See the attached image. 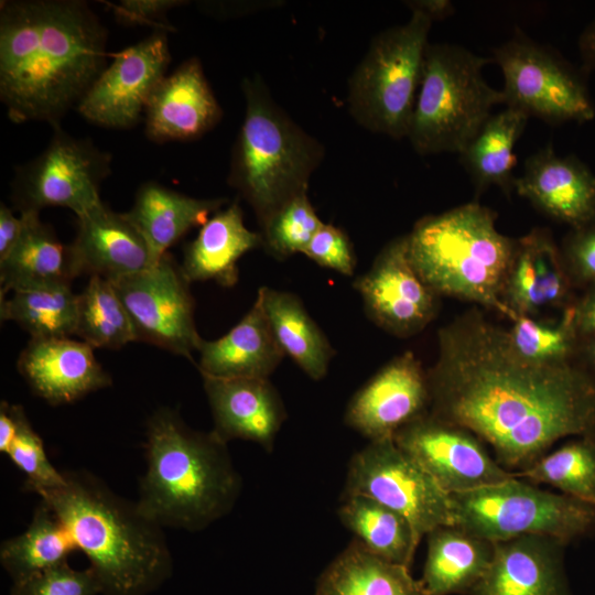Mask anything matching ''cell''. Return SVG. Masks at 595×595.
Returning <instances> with one entry per match:
<instances>
[{
    "label": "cell",
    "instance_id": "2",
    "mask_svg": "<svg viewBox=\"0 0 595 595\" xmlns=\"http://www.w3.org/2000/svg\"><path fill=\"white\" fill-rule=\"evenodd\" d=\"M106 43L87 2L2 1L0 99L10 120L61 126L105 69Z\"/></svg>",
    "mask_w": 595,
    "mask_h": 595
},
{
    "label": "cell",
    "instance_id": "4",
    "mask_svg": "<svg viewBox=\"0 0 595 595\" xmlns=\"http://www.w3.org/2000/svg\"><path fill=\"white\" fill-rule=\"evenodd\" d=\"M147 468L137 505L162 528L201 531L228 515L241 491V477L227 443L213 431L190 428L169 407L145 425Z\"/></svg>",
    "mask_w": 595,
    "mask_h": 595
},
{
    "label": "cell",
    "instance_id": "23",
    "mask_svg": "<svg viewBox=\"0 0 595 595\" xmlns=\"http://www.w3.org/2000/svg\"><path fill=\"white\" fill-rule=\"evenodd\" d=\"M202 378L213 415V433L225 443L250 441L271 452L286 411L270 380Z\"/></svg>",
    "mask_w": 595,
    "mask_h": 595
},
{
    "label": "cell",
    "instance_id": "50",
    "mask_svg": "<svg viewBox=\"0 0 595 595\" xmlns=\"http://www.w3.org/2000/svg\"><path fill=\"white\" fill-rule=\"evenodd\" d=\"M574 364L595 379V332L580 336Z\"/></svg>",
    "mask_w": 595,
    "mask_h": 595
},
{
    "label": "cell",
    "instance_id": "21",
    "mask_svg": "<svg viewBox=\"0 0 595 595\" xmlns=\"http://www.w3.org/2000/svg\"><path fill=\"white\" fill-rule=\"evenodd\" d=\"M566 543L547 536L494 542L491 562L470 595H572Z\"/></svg>",
    "mask_w": 595,
    "mask_h": 595
},
{
    "label": "cell",
    "instance_id": "40",
    "mask_svg": "<svg viewBox=\"0 0 595 595\" xmlns=\"http://www.w3.org/2000/svg\"><path fill=\"white\" fill-rule=\"evenodd\" d=\"M4 455L25 476V491L39 494L61 487L65 483L64 472L51 463L43 440L33 429L24 409L20 414L14 439Z\"/></svg>",
    "mask_w": 595,
    "mask_h": 595
},
{
    "label": "cell",
    "instance_id": "10",
    "mask_svg": "<svg viewBox=\"0 0 595 595\" xmlns=\"http://www.w3.org/2000/svg\"><path fill=\"white\" fill-rule=\"evenodd\" d=\"M504 75V104L550 125L584 123L595 117L586 74L556 50L521 32L493 50Z\"/></svg>",
    "mask_w": 595,
    "mask_h": 595
},
{
    "label": "cell",
    "instance_id": "25",
    "mask_svg": "<svg viewBox=\"0 0 595 595\" xmlns=\"http://www.w3.org/2000/svg\"><path fill=\"white\" fill-rule=\"evenodd\" d=\"M197 351L201 376L223 379H269L285 356L274 338L258 295L232 328L219 338L202 339Z\"/></svg>",
    "mask_w": 595,
    "mask_h": 595
},
{
    "label": "cell",
    "instance_id": "45",
    "mask_svg": "<svg viewBox=\"0 0 595 595\" xmlns=\"http://www.w3.org/2000/svg\"><path fill=\"white\" fill-rule=\"evenodd\" d=\"M573 317L580 336L595 332V286L577 295L573 305Z\"/></svg>",
    "mask_w": 595,
    "mask_h": 595
},
{
    "label": "cell",
    "instance_id": "29",
    "mask_svg": "<svg viewBox=\"0 0 595 595\" xmlns=\"http://www.w3.org/2000/svg\"><path fill=\"white\" fill-rule=\"evenodd\" d=\"M21 235L0 261V299L12 290L44 283H65L79 275L71 247L63 245L40 213H20Z\"/></svg>",
    "mask_w": 595,
    "mask_h": 595
},
{
    "label": "cell",
    "instance_id": "8",
    "mask_svg": "<svg viewBox=\"0 0 595 595\" xmlns=\"http://www.w3.org/2000/svg\"><path fill=\"white\" fill-rule=\"evenodd\" d=\"M432 21L412 11L401 25L378 33L348 82L350 116L365 129L408 138Z\"/></svg>",
    "mask_w": 595,
    "mask_h": 595
},
{
    "label": "cell",
    "instance_id": "38",
    "mask_svg": "<svg viewBox=\"0 0 595 595\" xmlns=\"http://www.w3.org/2000/svg\"><path fill=\"white\" fill-rule=\"evenodd\" d=\"M511 323L507 337L520 358L541 366L574 364L580 335L574 324L573 306L554 320L517 315Z\"/></svg>",
    "mask_w": 595,
    "mask_h": 595
},
{
    "label": "cell",
    "instance_id": "19",
    "mask_svg": "<svg viewBox=\"0 0 595 595\" xmlns=\"http://www.w3.org/2000/svg\"><path fill=\"white\" fill-rule=\"evenodd\" d=\"M513 191L570 228L595 219V174L574 154L560 156L550 144L526 160Z\"/></svg>",
    "mask_w": 595,
    "mask_h": 595
},
{
    "label": "cell",
    "instance_id": "35",
    "mask_svg": "<svg viewBox=\"0 0 595 595\" xmlns=\"http://www.w3.org/2000/svg\"><path fill=\"white\" fill-rule=\"evenodd\" d=\"M1 321H12L32 339L75 335L77 294L71 284L44 283L19 288L0 299Z\"/></svg>",
    "mask_w": 595,
    "mask_h": 595
},
{
    "label": "cell",
    "instance_id": "17",
    "mask_svg": "<svg viewBox=\"0 0 595 595\" xmlns=\"http://www.w3.org/2000/svg\"><path fill=\"white\" fill-rule=\"evenodd\" d=\"M425 369L412 351L382 366L350 399L345 422L369 441L394 434L430 411Z\"/></svg>",
    "mask_w": 595,
    "mask_h": 595
},
{
    "label": "cell",
    "instance_id": "27",
    "mask_svg": "<svg viewBox=\"0 0 595 595\" xmlns=\"http://www.w3.org/2000/svg\"><path fill=\"white\" fill-rule=\"evenodd\" d=\"M227 198H196L148 182L137 192L127 217L144 238L153 263L187 231L203 226L213 213L227 203Z\"/></svg>",
    "mask_w": 595,
    "mask_h": 595
},
{
    "label": "cell",
    "instance_id": "7",
    "mask_svg": "<svg viewBox=\"0 0 595 595\" xmlns=\"http://www.w3.org/2000/svg\"><path fill=\"white\" fill-rule=\"evenodd\" d=\"M495 63L448 43L429 44L408 139L420 155L459 154L504 104L501 90L493 88L483 69Z\"/></svg>",
    "mask_w": 595,
    "mask_h": 595
},
{
    "label": "cell",
    "instance_id": "9",
    "mask_svg": "<svg viewBox=\"0 0 595 595\" xmlns=\"http://www.w3.org/2000/svg\"><path fill=\"white\" fill-rule=\"evenodd\" d=\"M455 526L491 542L547 536L567 545L595 534V506L513 476L451 495Z\"/></svg>",
    "mask_w": 595,
    "mask_h": 595
},
{
    "label": "cell",
    "instance_id": "46",
    "mask_svg": "<svg viewBox=\"0 0 595 595\" xmlns=\"http://www.w3.org/2000/svg\"><path fill=\"white\" fill-rule=\"evenodd\" d=\"M22 217H17L12 209L0 205V261L3 260L17 244L22 231Z\"/></svg>",
    "mask_w": 595,
    "mask_h": 595
},
{
    "label": "cell",
    "instance_id": "18",
    "mask_svg": "<svg viewBox=\"0 0 595 595\" xmlns=\"http://www.w3.org/2000/svg\"><path fill=\"white\" fill-rule=\"evenodd\" d=\"M577 295L550 229L534 227L517 239L502 293L510 321L517 315L540 317L547 310L564 311Z\"/></svg>",
    "mask_w": 595,
    "mask_h": 595
},
{
    "label": "cell",
    "instance_id": "16",
    "mask_svg": "<svg viewBox=\"0 0 595 595\" xmlns=\"http://www.w3.org/2000/svg\"><path fill=\"white\" fill-rule=\"evenodd\" d=\"M367 316L385 332L408 338L421 333L437 316L441 296L411 263L408 236L387 242L368 271L353 283Z\"/></svg>",
    "mask_w": 595,
    "mask_h": 595
},
{
    "label": "cell",
    "instance_id": "14",
    "mask_svg": "<svg viewBox=\"0 0 595 595\" xmlns=\"http://www.w3.org/2000/svg\"><path fill=\"white\" fill-rule=\"evenodd\" d=\"M393 441L450 495L516 476L476 434L430 411L399 430Z\"/></svg>",
    "mask_w": 595,
    "mask_h": 595
},
{
    "label": "cell",
    "instance_id": "1",
    "mask_svg": "<svg viewBox=\"0 0 595 595\" xmlns=\"http://www.w3.org/2000/svg\"><path fill=\"white\" fill-rule=\"evenodd\" d=\"M428 378L430 412L472 431L515 475L562 439L595 436V379L575 364L520 358L478 306L437 331Z\"/></svg>",
    "mask_w": 595,
    "mask_h": 595
},
{
    "label": "cell",
    "instance_id": "36",
    "mask_svg": "<svg viewBox=\"0 0 595 595\" xmlns=\"http://www.w3.org/2000/svg\"><path fill=\"white\" fill-rule=\"evenodd\" d=\"M75 335L94 349H119L137 342L129 314L111 281L91 275L77 294Z\"/></svg>",
    "mask_w": 595,
    "mask_h": 595
},
{
    "label": "cell",
    "instance_id": "20",
    "mask_svg": "<svg viewBox=\"0 0 595 595\" xmlns=\"http://www.w3.org/2000/svg\"><path fill=\"white\" fill-rule=\"evenodd\" d=\"M17 366L34 394L51 405L73 403L111 386L94 348L69 337L31 338Z\"/></svg>",
    "mask_w": 595,
    "mask_h": 595
},
{
    "label": "cell",
    "instance_id": "15",
    "mask_svg": "<svg viewBox=\"0 0 595 595\" xmlns=\"http://www.w3.org/2000/svg\"><path fill=\"white\" fill-rule=\"evenodd\" d=\"M167 32L154 30L112 55L77 106L83 118L108 129H129L144 116L171 61Z\"/></svg>",
    "mask_w": 595,
    "mask_h": 595
},
{
    "label": "cell",
    "instance_id": "24",
    "mask_svg": "<svg viewBox=\"0 0 595 595\" xmlns=\"http://www.w3.org/2000/svg\"><path fill=\"white\" fill-rule=\"evenodd\" d=\"M77 221L69 247L79 275L115 282L154 264L144 238L126 213L112 212L102 203Z\"/></svg>",
    "mask_w": 595,
    "mask_h": 595
},
{
    "label": "cell",
    "instance_id": "41",
    "mask_svg": "<svg viewBox=\"0 0 595 595\" xmlns=\"http://www.w3.org/2000/svg\"><path fill=\"white\" fill-rule=\"evenodd\" d=\"M11 595H98L93 571L75 570L68 562L12 582Z\"/></svg>",
    "mask_w": 595,
    "mask_h": 595
},
{
    "label": "cell",
    "instance_id": "43",
    "mask_svg": "<svg viewBox=\"0 0 595 595\" xmlns=\"http://www.w3.org/2000/svg\"><path fill=\"white\" fill-rule=\"evenodd\" d=\"M303 255L321 267L351 277L356 256L348 236L334 225L324 224L316 231Z\"/></svg>",
    "mask_w": 595,
    "mask_h": 595
},
{
    "label": "cell",
    "instance_id": "30",
    "mask_svg": "<svg viewBox=\"0 0 595 595\" xmlns=\"http://www.w3.org/2000/svg\"><path fill=\"white\" fill-rule=\"evenodd\" d=\"M257 295L283 354L311 379H323L335 350L300 298L267 286L259 288Z\"/></svg>",
    "mask_w": 595,
    "mask_h": 595
},
{
    "label": "cell",
    "instance_id": "49",
    "mask_svg": "<svg viewBox=\"0 0 595 595\" xmlns=\"http://www.w3.org/2000/svg\"><path fill=\"white\" fill-rule=\"evenodd\" d=\"M578 51L583 69L595 71V18L585 26L578 39Z\"/></svg>",
    "mask_w": 595,
    "mask_h": 595
},
{
    "label": "cell",
    "instance_id": "42",
    "mask_svg": "<svg viewBox=\"0 0 595 595\" xmlns=\"http://www.w3.org/2000/svg\"><path fill=\"white\" fill-rule=\"evenodd\" d=\"M566 274L576 290L595 286V219L570 228L559 244Z\"/></svg>",
    "mask_w": 595,
    "mask_h": 595
},
{
    "label": "cell",
    "instance_id": "13",
    "mask_svg": "<svg viewBox=\"0 0 595 595\" xmlns=\"http://www.w3.org/2000/svg\"><path fill=\"white\" fill-rule=\"evenodd\" d=\"M141 340L187 359L202 337L194 300L181 266L167 252L148 269L112 282Z\"/></svg>",
    "mask_w": 595,
    "mask_h": 595
},
{
    "label": "cell",
    "instance_id": "32",
    "mask_svg": "<svg viewBox=\"0 0 595 595\" xmlns=\"http://www.w3.org/2000/svg\"><path fill=\"white\" fill-rule=\"evenodd\" d=\"M528 120L522 111L506 107L493 113L458 154L477 195L490 186L501 188L507 196L511 194L516 178L513 150Z\"/></svg>",
    "mask_w": 595,
    "mask_h": 595
},
{
    "label": "cell",
    "instance_id": "31",
    "mask_svg": "<svg viewBox=\"0 0 595 595\" xmlns=\"http://www.w3.org/2000/svg\"><path fill=\"white\" fill-rule=\"evenodd\" d=\"M315 595H428L410 567L381 559L353 540L324 570Z\"/></svg>",
    "mask_w": 595,
    "mask_h": 595
},
{
    "label": "cell",
    "instance_id": "6",
    "mask_svg": "<svg viewBox=\"0 0 595 595\" xmlns=\"http://www.w3.org/2000/svg\"><path fill=\"white\" fill-rule=\"evenodd\" d=\"M241 87L246 110L228 183L250 205L261 226L289 201L307 194L325 150L275 102L259 76L246 77Z\"/></svg>",
    "mask_w": 595,
    "mask_h": 595
},
{
    "label": "cell",
    "instance_id": "48",
    "mask_svg": "<svg viewBox=\"0 0 595 595\" xmlns=\"http://www.w3.org/2000/svg\"><path fill=\"white\" fill-rule=\"evenodd\" d=\"M405 6L412 11L420 12L432 22L444 20L455 11L454 6L448 0H414L405 1Z\"/></svg>",
    "mask_w": 595,
    "mask_h": 595
},
{
    "label": "cell",
    "instance_id": "28",
    "mask_svg": "<svg viewBox=\"0 0 595 595\" xmlns=\"http://www.w3.org/2000/svg\"><path fill=\"white\" fill-rule=\"evenodd\" d=\"M421 583L428 595H470L484 577L494 542L458 526H442L426 536Z\"/></svg>",
    "mask_w": 595,
    "mask_h": 595
},
{
    "label": "cell",
    "instance_id": "22",
    "mask_svg": "<svg viewBox=\"0 0 595 595\" xmlns=\"http://www.w3.org/2000/svg\"><path fill=\"white\" fill-rule=\"evenodd\" d=\"M221 117L201 61L191 57L165 76L152 94L144 112L145 134L159 143L195 140Z\"/></svg>",
    "mask_w": 595,
    "mask_h": 595
},
{
    "label": "cell",
    "instance_id": "12",
    "mask_svg": "<svg viewBox=\"0 0 595 595\" xmlns=\"http://www.w3.org/2000/svg\"><path fill=\"white\" fill-rule=\"evenodd\" d=\"M110 173L108 152L57 126L45 150L17 170L12 199L20 213L58 206L78 218L102 204L99 187Z\"/></svg>",
    "mask_w": 595,
    "mask_h": 595
},
{
    "label": "cell",
    "instance_id": "37",
    "mask_svg": "<svg viewBox=\"0 0 595 595\" xmlns=\"http://www.w3.org/2000/svg\"><path fill=\"white\" fill-rule=\"evenodd\" d=\"M516 476L595 506V436H575Z\"/></svg>",
    "mask_w": 595,
    "mask_h": 595
},
{
    "label": "cell",
    "instance_id": "39",
    "mask_svg": "<svg viewBox=\"0 0 595 595\" xmlns=\"http://www.w3.org/2000/svg\"><path fill=\"white\" fill-rule=\"evenodd\" d=\"M322 225L307 194L299 195L260 226L262 247L278 260L303 253Z\"/></svg>",
    "mask_w": 595,
    "mask_h": 595
},
{
    "label": "cell",
    "instance_id": "26",
    "mask_svg": "<svg viewBox=\"0 0 595 595\" xmlns=\"http://www.w3.org/2000/svg\"><path fill=\"white\" fill-rule=\"evenodd\" d=\"M260 246V232L247 228L240 205L235 201L201 227L196 238L185 247L181 268L190 283L214 281L231 288L238 281V260Z\"/></svg>",
    "mask_w": 595,
    "mask_h": 595
},
{
    "label": "cell",
    "instance_id": "44",
    "mask_svg": "<svg viewBox=\"0 0 595 595\" xmlns=\"http://www.w3.org/2000/svg\"><path fill=\"white\" fill-rule=\"evenodd\" d=\"M184 3L180 0H122L107 3L118 20L127 24H147L155 30L172 31L173 26L165 19L169 10Z\"/></svg>",
    "mask_w": 595,
    "mask_h": 595
},
{
    "label": "cell",
    "instance_id": "33",
    "mask_svg": "<svg viewBox=\"0 0 595 595\" xmlns=\"http://www.w3.org/2000/svg\"><path fill=\"white\" fill-rule=\"evenodd\" d=\"M339 521L364 548L389 562L410 567L420 543L399 512L361 495L342 496Z\"/></svg>",
    "mask_w": 595,
    "mask_h": 595
},
{
    "label": "cell",
    "instance_id": "47",
    "mask_svg": "<svg viewBox=\"0 0 595 595\" xmlns=\"http://www.w3.org/2000/svg\"><path fill=\"white\" fill-rule=\"evenodd\" d=\"M23 407L7 401L0 403V452L6 454L18 430Z\"/></svg>",
    "mask_w": 595,
    "mask_h": 595
},
{
    "label": "cell",
    "instance_id": "3",
    "mask_svg": "<svg viewBox=\"0 0 595 595\" xmlns=\"http://www.w3.org/2000/svg\"><path fill=\"white\" fill-rule=\"evenodd\" d=\"M61 487L37 495L89 561L102 595H149L173 574L164 531L137 501L87 470L64 472Z\"/></svg>",
    "mask_w": 595,
    "mask_h": 595
},
{
    "label": "cell",
    "instance_id": "11",
    "mask_svg": "<svg viewBox=\"0 0 595 595\" xmlns=\"http://www.w3.org/2000/svg\"><path fill=\"white\" fill-rule=\"evenodd\" d=\"M361 495L402 515L421 541L432 530L455 524L446 493L393 437L369 441L348 464L343 496Z\"/></svg>",
    "mask_w": 595,
    "mask_h": 595
},
{
    "label": "cell",
    "instance_id": "5",
    "mask_svg": "<svg viewBox=\"0 0 595 595\" xmlns=\"http://www.w3.org/2000/svg\"><path fill=\"white\" fill-rule=\"evenodd\" d=\"M497 214L469 202L420 218L408 236L411 263L441 298L494 310L510 320L502 293L517 239L496 227Z\"/></svg>",
    "mask_w": 595,
    "mask_h": 595
},
{
    "label": "cell",
    "instance_id": "34",
    "mask_svg": "<svg viewBox=\"0 0 595 595\" xmlns=\"http://www.w3.org/2000/svg\"><path fill=\"white\" fill-rule=\"evenodd\" d=\"M76 543L56 513L40 499L31 522L0 545V563L12 582L68 562Z\"/></svg>",
    "mask_w": 595,
    "mask_h": 595
}]
</instances>
